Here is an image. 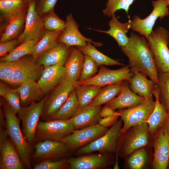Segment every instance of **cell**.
<instances>
[{
  "label": "cell",
  "instance_id": "1",
  "mask_svg": "<svg viewBox=\"0 0 169 169\" xmlns=\"http://www.w3.org/2000/svg\"><path fill=\"white\" fill-rule=\"evenodd\" d=\"M144 36L133 32L130 33L127 44L120 47L128 58L129 66L133 74L140 72L158 84V72L155 59Z\"/></svg>",
  "mask_w": 169,
  "mask_h": 169
},
{
  "label": "cell",
  "instance_id": "2",
  "mask_svg": "<svg viewBox=\"0 0 169 169\" xmlns=\"http://www.w3.org/2000/svg\"><path fill=\"white\" fill-rule=\"evenodd\" d=\"M7 135L15 147L25 168H31L32 145L26 140L20 125L19 120L5 101L2 105Z\"/></svg>",
  "mask_w": 169,
  "mask_h": 169
},
{
  "label": "cell",
  "instance_id": "3",
  "mask_svg": "<svg viewBox=\"0 0 169 169\" xmlns=\"http://www.w3.org/2000/svg\"><path fill=\"white\" fill-rule=\"evenodd\" d=\"M154 135L151 133L146 122L133 126L121 133L118 151L119 157L124 159L135 150L152 146Z\"/></svg>",
  "mask_w": 169,
  "mask_h": 169
},
{
  "label": "cell",
  "instance_id": "4",
  "mask_svg": "<svg viewBox=\"0 0 169 169\" xmlns=\"http://www.w3.org/2000/svg\"><path fill=\"white\" fill-rule=\"evenodd\" d=\"M122 123L120 119H118L105 134L90 143L77 149L75 151V154L79 156L95 151L115 154L118 150Z\"/></svg>",
  "mask_w": 169,
  "mask_h": 169
},
{
  "label": "cell",
  "instance_id": "5",
  "mask_svg": "<svg viewBox=\"0 0 169 169\" xmlns=\"http://www.w3.org/2000/svg\"><path fill=\"white\" fill-rule=\"evenodd\" d=\"M147 40L158 72L169 73V31L160 26L152 31Z\"/></svg>",
  "mask_w": 169,
  "mask_h": 169
},
{
  "label": "cell",
  "instance_id": "6",
  "mask_svg": "<svg viewBox=\"0 0 169 169\" xmlns=\"http://www.w3.org/2000/svg\"><path fill=\"white\" fill-rule=\"evenodd\" d=\"M77 82L66 77L63 81L47 95L40 119L46 120L54 116L77 85Z\"/></svg>",
  "mask_w": 169,
  "mask_h": 169
},
{
  "label": "cell",
  "instance_id": "7",
  "mask_svg": "<svg viewBox=\"0 0 169 169\" xmlns=\"http://www.w3.org/2000/svg\"><path fill=\"white\" fill-rule=\"evenodd\" d=\"M44 68L43 65L33 59L32 55L25 56L18 60L7 82L14 88H17L29 81L37 82Z\"/></svg>",
  "mask_w": 169,
  "mask_h": 169
},
{
  "label": "cell",
  "instance_id": "8",
  "mask_svg": "<svg viewBox=\"0 0 169 169\" xmlns=\"http://www.w3.org/2000/svg\"><path fill=\"white\" fill-rule=\"evenodd\" d=\"M75 130L69 119L39 120L36 129V140L60 141Z\"/></svg>",
  "mask_w": 169,
  "mask_h": 169
},
{
  "label": "cell",
  "instance_id": "9",
  "mask_svg": "<svg viewBox=\"0 0 169 169\" xmlns=\"http://www.w3.org/2000/svg\"><path fill=\"white\" fill-rule=\"evenodd\" d=\"M46 95L41 100L34 102L28 106L21 107L17 113L22 121V131L26 140L32 145L36 141L35 131L42 114Z\"/></svg>",
  "mask_w": 169,
  "mask_h": 169
},
{
  "label": "cell",
  "instance_id": "10",
  "mask_svg": "<svg viewBox=\"0 0 169 169\" xmlns=\"http://www.w3.org/2000/svg\"><path fill=\"white\" fill-rule=\"evenodd\" d=\"M153 8L150 14L144 19H141L135 15L132 20L129 19L130 29L140 35L144 36L147 40L152 32L155 22L159 18L161 19L169 15L167 0L152 1L151 2Z\"/></svg>",
  "mask_w": 169,
  "mask_h": 169
},
{
  "label": "cell",
  "instance_id": "11",
  "mask_svg": "<svg viewBox=\"0 0 169 169\" xmlns=\"http://www.w3.org/2000/svg\"><path fill=\"white\" fill-rule=\"evenodd\" d=\"M155 104L156 101L146 99L132 107L118 109L116 112L123 124L122 132L133 126L146 122L153 111Z\"/></svg>",
  "mask_w": 169,
  "mask_h": 169
},
{
  "label": "cell",
  "instance_id": "12",
  "mask_svg": "<svg viewBox=\"0 0 169 169\" xmlns=\"http://www.w3.org/2000/svg\"><path fill=\"white\" fill-rule=\"evenodd\" d=\"M37 0H28L24 29L17 38L19 44L32 40L37 43L43 36L45 30L43 18L36 9Z\"/></svg>",
  "mask_w": 169,
  "mask_h": 169
},
{
  "label": "cell",
  "instance_id": "13",
  "mask_svg": "<svg viewBox=\"0 0 169 169\" xmlns=\"http://www.w3.org/2000/svg\"><path fill=\"white\" fill-rule=\"evenodd\" d=\"M70 169H100L114 166L116 156L112 153H90L67 158Z\"/></svg>",
  "mask_w": 169,
  "mask_h": 169
},
{
  "label": "cell",
  "instance_id": "14",
  "mask_svg": "<svg viewBox=\"0 0 169 169\" xmlns=\"http://www.w3.org/2000/svg\"><path fill=\"white\" fill-rule=\"evenodd\" d=\"M108 129L98 124L80 129L75 130L60 141L67 144L74 151L100 137Z\"/></svg>",
  "mask_w": 169,
  "mask_h": 169
},
{
  "label": "cell",
  "instance_id": "15",
  "mask_svg": "<svg viewBox=\"0 0 169 169\" xmlns=\"http://www.w3.org/2000/svg\"><path fill=\"white\" fill-rule=\"evenodd\" d=\"M128 65L116 70L109 69L103 65L100 66L98 73L92 78L78 81L77 85H94L101 87L124 80H128L133 75Z\"/></svg>",
  "mask_w": 169,
  "mask_h": 169
},
{
  "label": "cell",
  "instance_id": "16",
  "mask_svg": "<svg viewBox=\"0 0 169 169\" xmlns=\"http://www.w3.org/2000/svg\"><path fill=\"white\" fill-rule=\"evenodd\" d=\"M4 128H0V169H24L19 155Z\"/></svg>",
  "mask_w": 169,
  "mask_h": 169
},
{
  "label": "cell",
  "instance_id": "17",
  "mask_svg": "<svg viewBox=\"0 0 169 169\" xmlns=\"http://www.w3.org/2000/svg\"><path fill=\"white\" fill-rule=\"evenodd\" d=\"M34 145L35 151L33 156L41 161L65 158L73 152L67 144L61 141L47 140L38 141Z\"/></svg>",
  "mask_w": 169,
  "mask_h": 169
},
{
  "label": "cell",
  "instance_id": "18",
  "mask_svg": "<svg viewBox=\"0 0 169 169\" xmlns=\"http://www.w3.org/2000/svg\"><path fill=\"white\" fill-rule=\"evenodd\" d=\"M66 27L58 38V43H62L70 46L85 47L88 42H90L96 46H101L103 44L95 42L92 39L84 36L79 32V25L74 19L72 14L69 13L66 18Z\"/></svg>",
  "mask_w": 169,
  "mask_h": 169
},
{
  "label": "cell",
  "instance_id": "19",
  "mask_svg": "<svg viewBox=\"0 0 169 169\" xmlns=\"http://www.w3.org/2000/svg\"><path fill=\"white\" fill-rule=\"evenodd\" d=\"M154 150L152 169H167L169 165V138L162 127L154 135L152 145Z\"/></svg>",
  "mask_w": 169,
  "mask_h": 169
},
{
  "label": "cell",
  "instance_id": "20",
  "mask_svg": "<svg viewBox=\"0 0 169 169\" xmlns=\"http://www.w3.org/2000/svg\"><path fill=\"white\" fill-rule=\"evenodd\" d=\"M154 150L152 146L138 149L124 159V169H152Z\"/></svg>",
  "mask_w": 169,
  "mask_h": 169
},
{
  "label": "cell",
  "instance_id": "21",
  "mask_svg": "<svg viewBox=\"0 0 169 169\" xmlns=\"http://www.w3.org/2000/svg\"><path fill=\"white\" fill-rule=\"evenodd\" d=\"M66 77L64 66L44 67L37 83L45 95L48 94L59 84Z\"/></svg>",
  "mask_w": 169,
  "mask_h": 169
},
{
  "label": "cell",
  "instance_id": "22",
  "mask_svg": "<svg viewBox=\"0 0 169 169\" xmlns=\"http://www.w3.org/2000/svg\"><path fill=\"white\" fill-rule=\"evenodd\" d=\"M146 99L133 92L130 87L128 80H125L122 81L120 94L105 105L115 110L128 108L138 105Z\"/></svg>",
  "mask_w": 169,
  "mask_h": 169
},
{
  "label": "cell",
  "instance_id": "23",
  "mask_svg": "<svg viewBox=\"0 0 169 169\" xmlns=\"http://www.w3.org/2000/svg\"><path fill=\"white\" fill-rule=\"evenodd\" d=\"M72 47L58 43L53 49L40 56L37 60L44 67L53 65H64L70 55Z\"/></svg>",
  "mask_w": 169,
  "mask_h": 169
},
{
  "label": "cell",
  "instance_id": "24",
  "mask_svg": "<svg viewBox=\"0 0 169 169\" xmlns=\"http://www.w3.org/2000/svg\"><path fill=\"white\" fill-rule=\"evenodd\" d=\"M102 107L88 105L78 111L69 118L75 130H79L98 124Z\"/></svg>",
  "mask_w": 169,
  "mask_h": 169
},
{
  "label": "cell",
  "instance_id": "25",
  "mask_svg": "<svg viewBox=\"0 0 169 169\" xmlns=\"http://www.w3.org/2000/svg\"><path fill=\"white\" fill-rule=\"evenodd\" d=\"M146 77L138 72L134 74L127 80L133 92L146 99L153 100L152 93L157 85L151 79H148Z\"/></svg>",
  "mask_w": 169,
  "mask_h": 169
},
{
  "label": "cell",
  "instance_id": "26",
  "mask_svg": "<svg viewBox=\"0 0 169 169\" xmlns=\"http://www.w3.org/2000/svg\"><path fill=\"white\" fill-rule=\"evenodd\" d=\"M17 89L19 93L21 107L38 102L44 97V94L37 82L29 81L21 84Z\"/></svg>",
  "mask_w": 169,
  "mask_h": 169
},
{
  "label": "cell",
  "instance_id": "27",
  "mask_svg": "<svg viewBox=\"0 0 169 169\" xmlns=\"http://www.w3.org/2000/svg\"><path fill=\"white\" fill-rule=\"evenodd\" d=\"M159 88L155 89L152 92L156 99V104L153 111L146 122L149 131L154 135L159 128L162 127L168 115L167 110L159 100Z\"/></svg>",
  "mask_w": 169,
  "mask_h": 169
},
{
  "label": "cell",
  "instance_id": "28",
  "mask_svg": "<svg viewBox=\"0 0 169 169\" xmlns=\"http://www.w3.org/2000/svg\"><path fill=\"white\" fill-rule=\"evenodd\" d=\"M84 60V54L77 47L73 46L69 58L64 66L66 76L78 81Z\"/></svg>",
  "mask_w": 169,
  "mask_h": 169
},
{
  "label": "cell",
  "instance_id": "29",
  "mask_svg": "<svg viewBox=\"0 0 169 169\" xmlns=\"http://www.w3.org/2000/svg\"><path fill=\"white\" fill-rule=\"evenodd\" d=\"M28 6V0H0L1 17L7 23L27 12Z\"/></svg>",
  "mask_w": 169,
  "mask_h": 169
},
{
  "label": "cell",
  "instance_id": "30",
  "mask_svg": "<svg viewBox=\"0 0 169 169\" xmlns=\"http://www.w3.org/2000/svg\"><path fill=\"white\" fill-rule=\"evenodd\" d=\"M108 25L110 28L108 30H95L109 35L116 40L120 47L126 45L129 40L126 33L130 29V23L128 21L124 23L120 22L114 14L111 16Z\"/></svg>",
  "mask_w": 169,
  "mask_h": 169
},
{
  "label": "cell",
  "instance_id": "31",
  "mask_svg": "<svg viewBox=\"0 0 169 169\" xmlns=\"http://www.w3.org/2000/svg\"><path fill=\"white\" fill-rule=\"evenodd\" d=\"M63 30L52 31L45 30L43 36L35 46L32 55L34 60H37L40 56L57 45L58 36Z\"/></svg>",
  "mask_w": 169,
  "mask_h": 169
},
{
  "label": "cell",
  "instance_id": "32",
  "mask_svg": "<svg viewBox=\"0 0 169 169\" xmlns=\"http://www.w3.org/2000/svg\"><path fill=\"white\" fill-rule=\"evenodd\" d=\"M27 13L17 16L6 23L4 31L1 34L0 43L15 39L19 35L25 24Z\"/></svg>",
  "mask_w": 169,
  "mask_h": 169
},
{
  "label": "cell",
  "instance_id": "33",
  "mask_svg": "<svg viewBox=\"0 0 169 169\" xmlns=\"http://www.w3.org/2000/svg\"><path fill=\"white\" fill-rule=\"evenodd\" d=\"M90 42H88L85 47H76L84 54L88 55L96 63L98 67L101 65H118L124 66L125 64L118 60L113 59L98 50Z\"/></svg>",
  "mask_w": 169,
  "mask_h": 169
},
{
  "label": "cell",
  "instance_id": "34",
  "mask_svg": "<svg viewBox=\"0 0 169 169\" xmlns=\"http://www.w3.org/2000/svg\"><path fill=\"white\" fill-rule=\"evenodd\" d=\"M79 109V103L75 89L70 93L67 99L56 114L48 120H66L71 118Z\"/></svg>",
  "mask_w": 169,
  "mask_h": 169
},
{
  "label": "cell",
  "instance_id": "35",
  "mask_svg": "<svg viewBox=\"0 0 169 169\" xmlns=\"http://www.w3.org/2000/svg\"><path fill=\"white\" fill-rule=\"evenodd\" d=\"M102 88L94 85H77L75 89L79 103L78 111L89 105Z\"/></svg>",
  "mask_w": 169,
  "mask_h": 169
},
{
  "label": "cell",
  "instance_id": "36",
  "mask_svg": "<svg viewBox=\"0 0 169 169\" xmlns=\"http://www.w3.org/2000/svg\"><path fill=\"white\" fill-rule=\"evenodd\" d=\"M122 83L121 81L102 87L98 95L89 105L101 106L115 98L121 92Z\"/></svg>",
  "mask_w": 169,
  "mask_h": 169
},
{
  "label": "cell",
  "instance_id": "37",
  "mask_svg": "<svg viewBox=\"0 0 169 169\" xmlns=\"http://www.w3.org/2000/svg\"><path fill=\"white\" fill-rule=\"evenodd\" d=\"M37 43L32 40L26 41L16 47L6 56L1 57L0 62H13L27 55H32Z\"/></svg>",
  "mask_w": 169,
  "mask_h": 169
},
{
  "label": "cell",
  "instance_id": "38",
  "mask_svg": "<svg viewBox=\"0 0 169 169\" xmlns=\"http://www.w3.org/2000/svg\"><path fill=\"white\" fill-rule=\"evenodd\" d=\"M158 99L167 111L169 110V73L158 72Z\"/></svg>",
  "mask_w": 169,
  "mask_h": 169
},
{
  "label": "cell",
  "instance_id": "39",
  "mask_svg": "<svg viewBox=\"0 0 169 169\" xmlns=\"http://www.w3.org/2000/svg\"><path fill=\"white\" fill-rule=\"evenodd\" d=\"M106 7L103 10L104 14L109 17L115 14L117 10L123 9L127 15L129 19H130L128 11L130 6L135 0H107Z\"/></svg>",
  "mask_w": 169,
  "mask_h": 169
},
{
  "label": "cell",
  "instance_id": "40",
  "mask_svg": "<svg viewBox=\"0 0 169 169\" xmlns=\"http://www.w3.org/2000/svg\"><path fill=\"white\" fill-rule=\"evenodd\" d=\"M44 28L49 31L63 30L65 28V22L61 19L53 10L42 17Z\"/></svg>",
  "mask_w": 169,
  "mask_h": 169
},
{
  "label": "cell",
  "instance_id": "41",
  "mask_svg": "<svg viewBox=\"0 0 169 169\" xmlns=\"http://www.w3.org/2000/svg\"><path fill=\"white\" fill-rule=\"evenodd\" d=\"M84 54V60L79 80L83 81L89 79L98 72V66L95 62L89 56Z\"/></svg>",
  "mask_w": 169,
  "mask_h": 169
},
{
  "label": "cell",
  "instance_id": "42",
  "mask_svg": "<svg viewBox=\"0 0 169 169\" xmlns=\"http://www.w3.org/2000/svg\"><path fill=\"white\" fill-rule=\"evenodd\" d=\"M70 168L66 158L57 160L46 159L43 160L33 167L34 169H64Z\"/></svg>",
  "mask_w": 169,
  "mask_h": 169
},
{
  "label": "cell",
  "instance_id": "43",
  "mask_svg": "<svg viewBox=\"0 0 169 169\" xmlns=\"http://www.w3.org/2000/svg\"><path fill=\"white\" fill-rule=\"evenodd\" d=\"M13 112L17 114L21 108L20 97L17 88H13L3 97Z\"/></svg>",
  "mask_w": 169,
  "mask_h": 169
},
{
  "label": "cell",
  "instance_id": "44",
  "mask_svg": "<svg viewBox=\"0 0 169 169\" xmlns=\"http://www.w3.org/2000/svg\"><path fill=\"white\" fill-rule=\"evenodd\" d=\"M58 0H37L36 9L41 17L45 14L54 10Z\"/></svg>",
  "mask_w": 169,
  "mask_h": 169
},
{
  "label": "cell",
  "instance_id": "45",
  "mask_svg": "<svg viewBox=\"0 0 169 169\" xmlns=\"http://www.w3.org/2000/svg\"><path fill=\"white\" fill-rule=\"evenodd\" d=\"M18 60L13 62H3L0 63V79L7 82L8 78L15 68Z\"/></svg>",
  "mask_w": 169,
  "mask_h": 169
},
{
  "label": "cell",
  "instance_id": "46",
  "mask_svg": "<svg viewBox=\"0 0 169 169\" xmlns=\"http://www.w3.org/2000/svg\"><path fill=\"white\" fill-rule=\"evenodd\" d=\"M19 44L17 39H14L0 43V56L3 57L7 55Z\"/></svg>",
  "mask_w": 169,
  "mask_h": 169
},
{
  "label": "cell",
  "instance_id": "47",
  "mask_svg": "<svg viewBox=\"0 0 169 169\" xmlns=\"http://www.w3.org/2000/svg\"><path fill=\"white\" fill-rule=\"evenodd\" d=\"M119 117V115L117 112L116 114L110 117L101 118L98 124L103 127L108 128L110 127L117 121Z\"/></svg>",
  "mask_w": 169,
  "mask_h": 169
},
{
  "label": "cell",
  "instance_id": "48",
  "mask_svg": "<svg viewBox=\"0 0 169 169\" xmlns=\"http://www.w3.org/2000/svg\"><path fill=\"white\" fill-rule=\"evenodd\" d=\"M116 113V111L113 108L105 105L102 108L100 112V115L101 118H103L110 117Z\"/></svg>",
  "mask_w": 169,
  "mask_h": 169
},
{
  "label": "cell",
  "instance_id": "49",
  "mask_svg": "<svg viewBox=\"0 0 169 169\" xmlns=\"http://www.w3.org/2000/svg\"><path fill=\"white\" fill-rule=\"evenodd\" d=\"M7 82L1 80L0 82V95L4 97L5 95L12 89Z\"/></svg>",
  "mask_w": 169,
  "mask_h": 169
},
{
  "label": "cell",
  "instance_id": "50",
  "mask_svg": "<svg viewBox=\"0 0 169 169\" xmlns=\"http://www.w3.org/2000/svg\"><path fill=\"white\" fill-rule=\"evenodd\" d=\"M168 115L162 127L166 136L169 138V110Z\"/></svg>",
  "mask_w": 169,
  "mask_h": 169
},
{
  "label": "cell",
  "instance_id": "51",
  "mask_svg": "<svg viewBox=\"0 0 169 169\" xmlns=\"http://www.w3.org/2000/svg\"><path fill=\"white\" fill-rule=\"evenodd\" d=\"M167 4L168 6H169V0H167Z\"/></svg>",
  "mask_w": 169,
  "mask_h": 169
},
{
  "label": "cell",
  "instance_id": "52",
  "mask_svg": "<svg viewBox=\"0 0 169 169\" xmlns=\"http://www.w3.org/2000/svg\"><path fill=\"white\" fill-rule=\"evenodd\" d=\"M167 169H169V165H168V167L167 168Z\"/></svg>",
  "mask_w": 169,
  "mask_h": 169
}]
</instances>
